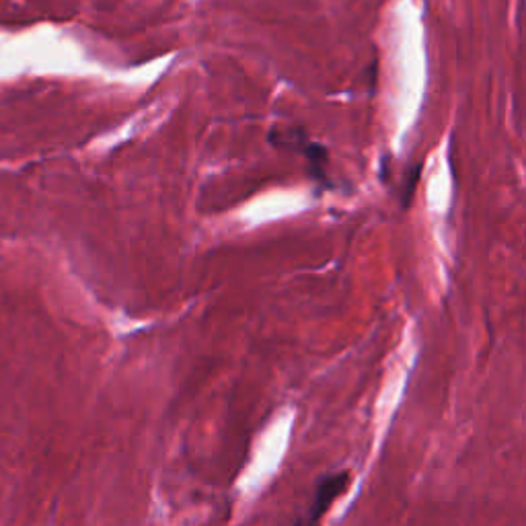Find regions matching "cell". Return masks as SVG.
I'll return each instance as SVG.
<instances>
[{
  "label": "cell",
  "mask_w": 526,
  "mask_h": 526,
  "mask_svg": "<svg viewBox=\"0 0 526 526\" xmlns=\"http://www.w3.org/2000/svg\"><path fill=\"white\" fill-rule=\"evenodd\" d=\"M270 142H274L276 146H292L298 153H303L311 165L313 177L317 181H327V163H329V153L327 148L319 142H313L307 138V134L303 130H272L270 134Z\"/></svg>",
  "instance_id": "1"
},
{
  "label": "cell",
  "mask_w": 526,
  "mask_h": 526,
  "mask_svg": "<svg viewBox=\"0 0 526 526\" xmlns=\"http://www.w3.org/2000/svg\"><path fill=\"white\" fill-rule=\"evenodd\" d=\"M350 471H340V473H329L325 475L317 487H315V500L311 504V512H309V520H319L327 510L329 506L340 498L350 485Z\"/></svg>",
  "instance_id": "2"
}]
</instances>
